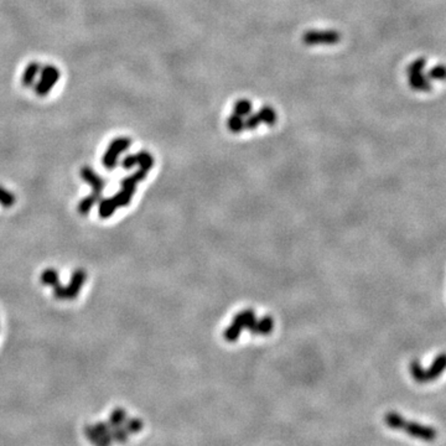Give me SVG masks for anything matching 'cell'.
Segmentation results:
<instances>
[{"mask_svg": "<svg viewBox=\"0 0 446 446\" xmlns=\"http://www.w3.org/2000/svg\"><path fill=\"white\" fill-rule=\"evenodd\" d=\"M81 175H82L83 180L92 187L91 195L86 196V197L83 198L77 206L78 213L85 216L87 213H89V211H91L92 207H93L94 204L102 200L103 190H105V180H103L100 176H98L97 174L88 166L82 167V170H81Z\"/></svg>", "mask_w": 446, "mask_h": 446, "instance_id": "1", "label": "cell"}, {"mask_svg": "<svg viewBox=\"0 0 446 446\" xmlns=\"http://www.w3.org/2000/svg\"><path fill=\"white\" fill-rule=\"evenodd\" d=\"M86 278V271L83 269H77L72 274L71 282L67 287H63L60 282L53 285V295L57 300H75L85 284Z\"/></svg>", "mask_w": 446, "mask_h": 446, "instance_id": "2", "label": "cell"}, {"mask_svg": "<svg viewBox=\"0 0 446 446\" xmlns=\"http://www.w3.org/2000/svg\"><path fill=\"white\" fill-rule=\"evenodd\" d=\"M446 368V355H441L434 361L431 367L429 369H424L418 362H413L410 364V372L413 378L417 382L424 383L430 382V381L436 380Z\"/></svg>", "mask_w": 446, "mask_h": 446, "instance_id": "3", "label": "cell"}, {"mask_svg": "<svg viewBox=\"0 0 446 446\" xmlns=\"http://www.w3.org/2000/svg\"><path fill=\"white\" fill-rule=\"evenodd\" d=\"M399 430H404L411 437L423 440V441H434L437 436V431L431 426L415 422H406L404 419L399 426Z\"/></svg>", "mask_w": 446, "mask_h": 446, "instance_id": "4", "label": "cell"}, {"mask_svg": "<svg viewBox=\"0 0 446 446\" xmlns=\"http://www.w3.org/2000/svg\"><path fill=\"white\" fill-rule=\"evenodd\" d=\"M131 142L128 138H118L111 143L103 156V165L108 170H113L117 166L118 156L130 147Z\"/></svg>", "mask_w": 446, "mask_h": 446, "instance_id": "5", "label": "cell"}, {"mask_svg": "<svg viewBox=\"0 0 446 446\" xmlns=\"http://www.w3.org/2000/svg\"><path fill=\"white\" fill-rule=\"evenodd\" d=\"M341 35L337 31H307L302 36V43L313 45H333L340 43Z\"/></svg>", "mask_w": 446, "mask_h": 446, "instance_id": "6", "label": "cell"}, {"mask_svg": "<svg viewBox=\"0 0 446 446\" xmlns=\"http://www.w3.org/2000/svg\"><path fill=\"white\" fill-rule=\"evenodd\" d=\"M58 78V71L55 67H46L44 70L43 76H41L40 85L38 87V92L41 94L47 93L50 89L52 88V86L57 82Z\"/></svg>", "mask_w": 446, "mask_h": 446, "instance_id": "7", "label": "cell"}, {"mask_svg": "<svg viewBox=\"0 0 446 446\" xmlns=\"http://www.w3.org/2000/svg\"><path fill=\"white\" fill-rule=\"evenodd\" d=\"M94 428L97 429L98 434H99V436L102 437L105 444L107 446H111L112 441H113V437H112V430H111V426L108 425V423L99 422L94 425Z\"/></svg>", "mask_w": 446, "mask_h": 446, "instance_id": "8", "label": "cell"}, {"mask_svg": "<svg viewBox=\"0 0 446 446\" xmlns=\"http://www.w3.org/2000/svg\"><path fill=\"white\" fill-rule=\"evenodd\" d=\"M125 420H127V414L123 410L122 408H117L112 411L111 417H109L108 425L111 428H116V426H122L124 425Z\"/></svg>", "mask_w": 446, "mask_h": 446, "instance_id": "9", "label": "cell"}, {"mask_svg": "<svg viewBox=\"0 0 446 446\" xmlns=\"http://www.w3.org/2000/svg\"><path fill=\"white\" fill-rule=\"evenodd\" d=\"M258 116H259L262 123H265V124H268V125L276 124L277 114L270 106L262 107V109H260L259 113H258Z\"/></svg>", "mask_w": 446, "mask_h": 446, "instance_id": "10", "label": "cell"}, {"mask_svg": "<svg viewBox=\"0 0 446 446\" xmlns=\"http://www.w3.org/2000/svg\"><path fill=\"white\" fill-rule=\"evenodd\" d=\"M252 103L248 99H239L234 103V114L239 117H247L252 113Z\"/></svg>", "mask_w": 446, "mask_h": 446, "instance_id": "11", "label": "cell"}, {"mask_svg": "<svg viewBox=\"0 0 446 446\" xmlns=\"http://www.w3.org/2000/svg\"><path fill=\"white\" fill-rule=\"evenodd\" d=\"M227 127L232 133H241L245 129V120L237 114H232L227 120Z\"/></svg>", "mask_w": 446, "mask_h": 446, "instance_id": "12", "label": "cell"}, {"mask_svg": "<svg viewBox=\"0 0 446 446\" xmlns=\"http://www.w3.org/2000/svg\"><path fill=\"white\" fill-rule=\"evenodd\" d=\"M85 434L87 439H88L94 446H107L105 444V441L102 440V437H100L99 434H98L97 429L94 428V425H86Z\"/></svg>", "mask_w": 446, "mask_h": 446, "instance_id": "13", "label": "cell"}, {"mask_svg": "<svg viewBox=\"0 0 446 446\" xmlns=\"http://www.w3.org/2000/svg\"><path fill=\"white\" fill-rule=\"evenodd\" d=\"M40 279L44 285H50V287H53L56 283L60 282V280H58L57 270H55V269L52 268H49L46 269V270H44L43 274H41Z\"/></svg>", "mask_w": 446, "mask_h": 446, "instance_id": "14", "label": "cell"}, {"mask_svg": "<svg viewBox=\"0 0 446 446\" xmlns=\"http://www.w3.org/2000/svg\"><path fill=\"white\" fill-rule=\"evenodd\" d=\"M111 430L113 441L125 442L128 440V430L125 429V426H116V428H111Z\"/></svg>", "mask_w": 446, "mask_h": 446, "instance_id": "15", "label": "cell"}, {"mask_svg": "<svg viewBox=\"0 0 446 446\" xmlns=\"http://www.w3.org/2000/svg\"><path fill=\"white\" fill-rule=\"evenodd\" d=\"M0 203L4 207H11L15 203V196H14V193L5 190L3 186H0Z\"/></svg>", "mask_w": 446, "mask_h": 446, "instance_id": "16", "label": "cell"}, {"mask_svg": "<svg viewBox=\"0 0 446 446\" xmlns=\"http://www.w3.org/2000/svg\"><path fill=\"white\" fill-rule=\"evenodd\" d=\"M257 329H254V332H259V333H268L271 331V327H273V321H271L270 318H265L263 319L259 324L255 325Z\"/></svg>", "mask_w": 446, "mask_h": 446, "instance_id": "17", "label": "cell"}, {"mask_svg": "<svg viewBox=\"0 0 446 446\" xmlns=\"http://www.w3.org/2000/svg\"><path fill=\"white\" fill-rule=\"evenodd\" d=\"M260 123H262V120H260L258 113L257 114L251 113L249 116H247V119L245 120V128L248 129V130H254V129L257 128L258 125L260 124Z\"/></svg>", "mask_w": 446, "mask_h": 446, "instance_id": "18", "label": "cell"}, {"mask_svg": "<svg viewBox=\"0 0 446 446\" xmlns=\"http://www.w3.org/2000/svg\"><path fill=\"white\" fill-rule=\"evenodd\" d=\"M125 429L128 433H138L143 429V422L139 419H129L125 420Z\"/></svg>", "mask_w": 446, "mask_h": 446, "instance_id": "19", "label": "cell"}, {"mask_svg": "<svg viewBox=\"0 0 446 446\" xmlns=\"http://www.w3.org/2000/svg\"><path fill=\"white\" fill-rule=\"evenodd\" d=\"M39 74V66L38 64H35V63H32V64H30L29 66V68L26 70V72H25V83H26V85H29V83H31L32 81H33V77H35L36 75Z\"/></svg>", "mask_w": 446, "mask_h": 446, "instance_id": "20", "label": "cell"}, {"mask_svg": "<svg viewBox=\"0 0 446 446\" xmlns=\"http://www.w3.org/2000/svg\"><path fill=\"white\" fill-rule=\"evenodd\" d=\"M239 331H241V327L237 326V325L234 324L233 326L229 327V329L226 331L224 336H226V338L228 341H234L235 338H237V336L239 335Z\"/></svg>", "mask_w": 446, "mask_h": 446, "instance_id": "21", "label": "cell"}, {"mask_svg": "<svg viewBox=\"0 0 446 446\" xmlns=\"http://www.w3.org/2000/svg\"><path fill=\"white\" fill-rule=\"evenodd\" d=\"M136 165V156L135 155H129L123 160V167L124 169H131V167Z\"/></svg>", "mask_w": 446, "mask_h": 446, "instance_id": "22", "label": "cell"}]
</instances>
